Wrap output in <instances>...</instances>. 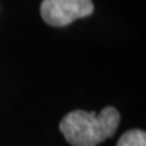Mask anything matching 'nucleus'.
<instances>
[{
  "instance_id": "f257e3e1",
  "label": "nucleus",
  "mask_w": 146,
  "mask_h": 146,
  "mask_svg": "<svg viewBox=\"0 0 146 146\" xmlns=\"http://www.w3.org/2000/svg\"><path fill=\"white\" fill-rule=\"evenodd\" d=\"M120 115L115 107L107 106L96 114L74 110L60 122V130L73 146H96L112 137L119 126Z\"/></svg>"
},
{
  "instance_id": "f03ea898",
  "label": "nucleus",
  "mask_w": 146,
  "mask_h": 146,
  "mask_svg": "<svg viewBox=\"0 0 146 146\" xmlns=\"http://www.w3.org/2000/svg\"><path fill=\"white\" fill-rule=\"evenodd\" d=\"M94 12L92 0H43L41 16L45 23L54 27L66 26L76 19Z\"/></svg>"
},
{
  "instance_id": "7ed1b4c3",
  "label": "nucleus",
  "mask_w": 146,
  "mask_h": 146,
  "mask_svg": "<svg viewBox=\"0 0 146 146\" xmlns=\"http://www.w3.org/2000/svg\"><path fill=\"white\" fill-rule=\"evenodd\" d=\"M116 146H146V133L139 129L126 131L119 138Z\"/></svg>"
}]
</instances>
